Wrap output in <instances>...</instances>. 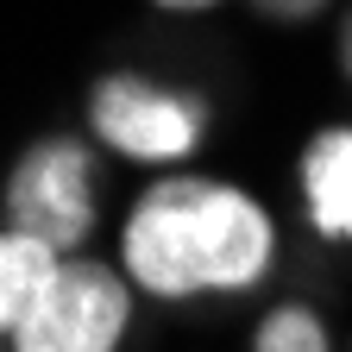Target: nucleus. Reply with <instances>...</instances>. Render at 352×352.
<instances>
[{
    "label": "nucleus",
    "mask_w": 352,
    "mask_h": 352,
    "mask_svg": "<svg viewBox=\"0 0 352 352\" xmlns=\"http://www.w3.org/2000/svg\"><path fill=\"white\" fill-rule=\"evenodd\" d=\"M277 252L271 214L245 189L208 176H164L126 220V277L151 296H208L245 289Z\"/></svg>",
    "instance_id": "f257e3e1"
},
{
    "label": "nucleus",
    "mask_w": 352,
    "mask_h": 352,
    "mask_svg": "<svg viewBox=\"0 0 352 352\" xmlns=\"http://www.w3.org/2000/svg\"><path fill=\"white\" fill-rule=\"evenodd\" d=\"M95 157L76 139H44L19 157L13 183H7V214L13 233H32L51 252H69L95 233Z\"/></svg>",
    "instance_id": "f03ea898"
},
{
    "label": "nucleus",
    "mask_w": 352,
    "mask_h": 352,
    "mask_svg": "<svg viewBox=\"0 0 352 352\" xmlns=\"http://www.w3.org/2000/svg\"><path fill=\"white\" fill-rule=\"evenodd\" d=\"M88 120H95V132L113 151L139 157V164H176V157H189L201 145L208 107L195 95L145 82V76H107L88 95Z\"/></svg>",
    "instance_id": "7ed1b4c3"
},
{
    "label": "nucleus",
    "mask_w": 352,
    "mask_h": 352,
    "mask_svg": "<svg viewBox=\"0 0 352 352\" xmlns=\"http://www.w3.org/2000/svg\"><path fill=\"white\" fill-rule=\"evenodd\" d=\"M132 315L126 277L101 264H63L32 308V321L13 333V352H113Z\"/></svg>",
    "instance_id": "20e7f679"
},
{
    "label": "nucleus",
    "mask_w": 352,
    "mask_h": 352,
    "mask_svg": "<svg viewBox=\"0 0 352 352\" xmlns=\"http://www.w3.org/2000/svg\"><path fill=\"white\" fill-rule=\"evenodd\" d=\"M302 201L321 239H352V126L315 132L302 151Z\"/></svg>",
    "instance_id": "39448f33"
},
{
    "label": "nucleus",
    "mask_w": 352,
    "mask_h": 352,
    "mask_svg": "<svg viewBox=\"0 0 352 352\" xmlns=\"http://www.w3.org/2000/svg\"><path fill=\"white\" fill-rule=\"evenodd\" d=\"M63 271L57 252L32 239V233H0V340H13L32 308L44 302V289H51V277Z\"/></svg>",
    "instance_id": "423d86ee"
},
{
    "label": "nucleus",
    "mask_w": 352,
    "mask_h": 352,
    "mask_svg": "<svg viewBox=\"0 0 352 352\" xmlns=\"http://www.w3.org/2000/svg\"><path fill=\"white\" fill-rule=\"evenodd\" d=\"M252 352H327V327L315 308H277V315H264Z\"/></svg>",
    "instance_id": "0eeeda50"
},
{
    "label": "nucleus",
    "mask_w": 352,
    "mask_h": 352,
    "mask_svg": "<svg viewBox=\"0 0 352 352\" xmlns=\"http://www.w3.org/2000/svg\"><path fill=\"white\" fill-rule=\"evenodd\" d=\"M321 0H258V13H271V19H308Z\"/></svg>",
    "instance_id": "6e6552de"
},
{
    "label": "nucleus",
    "mask_w": 352,
    "mask_h": 352,
    "mask_svg": "<svg viewBox=\"0 0 352 352\" xmlns=\"http://www.w3.org/2000/svg\"><path fill=\"white\" fill-rule=\"evenodd\" d=\"M340 63H346V76H352V19H346V38H340Z\"/></svg>",
    "instance_id": "1a4fd4ad"
},
{
    "label": "nucleus",
    "mask_w": 352,
    "mask_h": 352,
    "mask_svg": "<svg viewBox=\"0 0 352 352\" xmlns=\"http://www.w3.org/2000/svg\"><path fill=\"white\" fill-rule=\"evenodd\" d=\"M157 7H214V0H157Z\"/></svg>",
    "instance_id": "9d476101"
}]
</instances>
